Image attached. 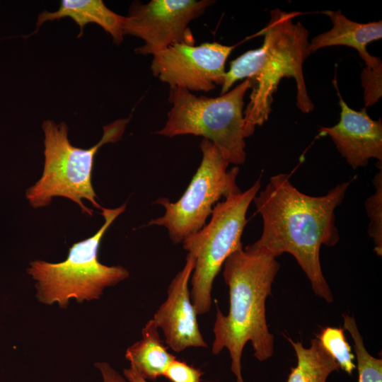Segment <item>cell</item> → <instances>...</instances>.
<instances>
[{"mask_svg": "<svg viewBox=\"0 0 382 382\" xmlns=\"http://www.w3.org/2000/svg\"><path fill=\"white\" fill-rule=\"evenodd\" d=\"M352 180L337 185L323 196H311L296 189L289 176L270 178L253 201L263 221L260 238L250 245L262 248L276 257L292 255L310 281L315 294L328 303L333 296L320 262L322 245L340 241L335 209L345 198Z\"/></svg>", "mask_w": 382, "mask_h": 382, "instance_id": "1", "label": "cell"}, {"mask_svg": "<svg viewBox=\"0 0 382 382\" xmlns=\"http://www.w3.org/2000/svg\"><path fill=\"white\" fill-rule=\"evenodd\" d=\"M276 258L267 250L250 245L232 253L223 265L229 310L224 315L217 307L212 352L216 355L227 349L236 382H244L241 357L248 342L258 361L273 355L274 335L268 330L265 303L280 267Z\"/></svg>", "mask_w": 382, "mask_h": 382, "instance_id": "2", "label": "cell"}, {"mask_svg": "<svg viewBox=\"0 0 382 382\" xmlns=\"http://www.w3.org/2000/svg\"><path fill=\"white\" fill-rule=\"evenodd\" d=\"M299 14L272 10L268 23L255 35L264 36L262 45L232 60L226 71L221 95L238 80L250 79L251 81L249 103L243 111L245 138L267 120L273 95L284 77L296 81V105L300 110L308 113L313 109L303 75V63L311 54L308 33L301 23H293V18Z\"/></svg>", "mask_w": 382, "mask_h": 382, "instance_id": "3", "label": "cell"}, {"mask_svg": "<svg viewBox=\"0 0 382 382\" xmlns=\"http://www.w3.org/2000/svg\"><path fill=\"white\" fill-rule=\"evenodd\" d=\"M125 209L126 203L114 209L102 207V226L92 236L74 243L65 260L30 262L26 272L35 282V296L39 302L50 306L56 303L61 308H66L71 299L79 303L98 300L106 287L129 277V272L124 267L108 266L98 260L103 236Z\"/></svg>", "mask_w": 382, "mask_h": 382, "instance_id": "4", "label": "cell"}, {"mask_svg": "<svg viewBox=\"0 0 382 382\" xmlns=\"http://www.w3.org/2000/svg\"><path fill=\"white\" fill-rule=\"evenodd\" d=\"M129 122L127 118L108 124L103 127V137L96 145L82 149L71 144L65 122L44 121V168L40 178L25 191L30 204L33 208L44 207L51 203L53 197H62L77 204L82 213L89 216L93 211L83 204V199L101 209L91 183L95 156L101 146L120 139Z\"/></svg>", "mask_w": 382, "mask_h": 382, "instance_id": "5", "label": "cell"}, {"mask_svg": "<svg viewBox=\"0 0 382 382\" xmlns=\"http://www.w3.org/2000/svg\"><path fill=\"white\" fill-rule=\"evenodd\" d=\"M250 79L216 98L196 96L185 88L170 89L172 105L164 127L156 133L168 137L192 134L214 143L229 163L241 165L246 158L243 134L244 96Z\"/></svg>", "mask_w": 382, "mask_h": 382, "instance_id": "6", "label": "cell"}, {"mask_svg": "<svg viewBox=\"0 0 382 382\" xmlns=\"http://www.w3.org/2000/svg\"><path fill=\"white\" fill-rule=\"evenodd\" d=\"M260 188V180H257L248 190L217 202L208 224L182 242L183 248L195 259L190 297L197 315L209 311L215 277L226 259L243 248L241 236L247 223L246 213Z\"/></svg>", "mask_w": 382, "mask_h": 382, "instance_id": "7", "label": "cell"}, {"mask_svg": "<svg viewBox=\"0 0 382 382\" xmlns=\"http://www.w3.org/2000/svg\"><path fill=\"white\" fill-rule=\"evenodd\" d=\"M199 147L200 165L183 195L174 202L166 197L155 201L164 207L165 214L149 222L166 228L175 244L202 228L221 197L241 191L236 183L239 168L227 170L229 162L211 141L203 138Z\"/></svg>", "mask_w": 382, "mask_h": 382, "instance_id": "8", "label": "cell"}, {"mask_svg": "<svg viewBox=\"0 0 382 382\" xmlns=\"http://www.w3.org/2000/svg\"><path fill=\"white\" fill-rule=\"evenodd\" d=\"M214 3L210 0H151L133 2L122 23L123 35L141 38L138 54L154 55L175 44L195 45L189 23Z\"/></svg>", "mask_w": 382, "mask_h": 382, "instance_id": "9", "label": "cell"}, {"mask_svg": "<svg viewBox=\"0 0 382 382\" xmlns=\"http://www.w3.org/2000/svg\"><path fill=\"white\" fill-rule=\"evenodd\" d=\"M236 45L216 42L195 46L175 44L153 55L151 70L154 76L170 89L210 91L222 86L226 59Z\"/></svg>", "mask_w": 382, "mask_h": 382, "instance_id": "10", "label": "cell"}, {"mask_svg": "<svg viewBox=\"0 0 382 382\" xmlns=\"http://www.w3.org/2000/svg\"><path fill=\"white\" fill-rule=\"evenodd\" d=\"M194 267L195 259L187 254L183 268L168 287L166 301L152 318L163 332L166 345L175 352L189 347H207L190 297L189 281Z\"/></svg>", "mask_w": 382, "mask_h": 382, "instance_id": "11", "label": "cell"}, {"mask_svg": "<svg viewBox=\"0 0 382 382\" xmlns=\"http://www.w3.org/2000/svg\"><path fill=\"white\" fill-rule=\"evenodd\" d=\"M340 119L330 127H320V134L328 135L340 154L353 168L365 167L371 158L382 161V122L374 120L366 108L360 111L350 108L339 91Z\"/></svg>", "mask_w": 382, "mask_h": 382, "instance_id": "12", "label": "cell"}, {"mask_svg": "<svg viewBox=\"0 0 382 382\" xmlns=\"http://www.w3.org/2000/svg\"><path fill=\"white\" fill-rule=\"evenodd\" d=\"M330 18L332 28L313 37L309 42L311 52L320 48L334 45H345L358 51L360 57L369 68H382L381 60L371 56L366 45L372 41L382 37V21L359 23L352 21L340 11H326L323 12Z\"/></svg>", "mask_w": 382, "mask_h": 382, "instance_id": "13", "label": "cell"}, {"mask_svg": "<svg viewBox=\"0 0 382 382\" xmlns=\"http://www.w3.org/2000/svg\"><path fill=\"white\" fill-rule=\"evenodd\" d=\"M71 18L80 27L81 35L87 23H96L108 33L117 45L123 41L122 23L124 16L108 8L101 0H63L58 10L44 11L37 17V28L45 22ZM79 35V36H80Z\"/></svg>", "mask_w": 382, "mask_h": 382, "instance_id": "14", "label": "cell"}, {"mask_svg": "<svg viewBox=\"0 0 382 382\" xmlns=\"http://www.w3.org/2000/svg\"><path fill=\"white\" fill-rule=\"evenodd\" d=\"M125 358L145 380H155L163 376L167 366L175 359L168 352L153 319L142 328L141 338L127 349Z\"/></svg>", "mask_w": 382, "mask_h": 382, "instance_id": "15", "label": "cell"}, {"mask_svg": "<svg viewBox=\"0 0 382 382\" xmlns=\"http://www.w3.org/2000/svg\"><path fill=\"white\" fill-rule=\"evenodd\" d=\"M287 340L294 349L297 364L291 368L286 382H326L330 374L340 369L317 338L311 340L308 348L301 342Z\"/></svg>", "mask_w": 382, "mask_h": 382, "instance_id": "16", "label": "cell"}, {"mask_svg": "<svg viewBox=\"0 0 382 382\" xmlns=\"http://www.w3.org/2000/svg\"><path fill=\"white\" fill-rule=\"evenodd\" d=\"M344 329L352 337L357 360L358 382H382V359L371 356L365 348L362 336L353 316L343 315Z\"/></svg>", "mask_w": 382, "mask_h": 382, "instance_id": "17", "label": "cell"}, {"mask_svg": "<svg viewBox=\"0 0 382 382\" xmlns=\"http://www.w3.org/2000/svg\"><path fill=\"white\" fill-rule=\"evenodd\" d=\"M316 336L325 349L336 361L340 369L352 375L356 368L354 355L345 338L344 330L328 326L323 328Z\"/></svg>", "mask_w": 382, "mask_h": 382, "instance_id": "18", "label": "cell"}, {"mask_svg": "<svg viewBox=\"0 0 382 382\" xmlns=\"http://www.w3.org/2000/svg\"><path fill=\"white\" fill-rule=\"evenodd\" d=\"M374 194L367 198L365 208L370 219L368 233L374 243V251L382 255V168L374 178Z\"/></svg>", "mask_w": 382, "mask_h": 382, "instance_id": "19", "label": "cell"}, {"mask_svg": "<svg viewBox=\"0 0 382 382\" xmlns=\"http://www.w3.org/2000/svg\"><path fill=\"white\" fill-rule=\"evenodd\" d=\"M365 108L375 104L382 96V68L366 66L361 75Z\"/></svg>", "mask_w": 382, "mask_h": 382, "instance_id": "20", "label": "cell"}, {"mask_svg": "<svg viewBox=\"0 0 382 382\" xmlns=\"http://www.w3.org/2000/svg\"><path fill=\"white\" fill-rule=\"evenodd\" d=\"M203 374L200 369L175 359L167 366L163 376L171 382H201Z\"/></svg>", "mask_w": 382, "mask_h": 382, "instance_id": "21", "label": "cell"}, {"mask_svg": "<svg viewBox=\"0 0 382 382\" xmlns=\"http://www.w3.org/2000/svg\"><path fill=\"white\" fill-rule=\"evenodd\" d=\"M94 366L100 372L103 382H129L108 362L98 361Z\"/></svg>", "mask_w": 382, "mask_h": 382, "instance_id": "22", "label": "cell"}, {"mask_svg": "<svg viewBox=\"0 0 382 382\" xmlns=\"http://www.w3.org/2000/svg\"><path fill=\"white\" fill-rule=\"evenodd\" d=\"M123 375L129 382H147L131 366L123 370Z\"/></svg>", "mask_w": 382, "mask_h": 382, "instance_id": "23", "label": "cell"}]
</instances>
